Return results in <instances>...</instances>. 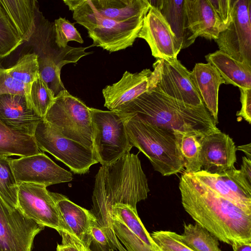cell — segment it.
Returning a JSON list of instances; mask_svg holds the SVG:
<instances>
[{
  "label": "cell",
  "instance_id": "6da1fadb",
  "mask_svg": "<svg viewBox=\"0 0 251 251\" xmlns=\"http://www.w3.org/2000/svg\"><path fill=\"white\" fill-rule=\"evenodd\" d=\"M179 189L185 211L218 240L231 245L251 243V212L214 192L192 174H182Z\"/></svg>",
  "mask_w": 251,
  "mask_h": 251
},
{
  "label": "cell",
  "instance_id": "7a4b0ae2",
  "mask_svg": "<svg viewBox=\"0 0 251 251\" xmlns=\"http://www.w3.org/2000/svg\"><path fill=\"white\" fill-rule=\"evenodd\" d=\"M150 189L137 154L127 153L116 161L100 167L95 176L92 212L106 236L116 237L112 207L117 204L136 208L148 197Z\"/></svg>",
  "mask_w": 251,
  "mask_h": 251
},
{
  "label": "cell",
  "instance_id": "3957f363",
  "mask_svg": "<svg viewBox=\"0 0 251 251\" xmlns=\"http://www.w3.org/2000/svg\"><path fill=\"white\" fill-rule=\"evenodd\" d=\"M121 112L150 124L199 137L221 131L204 105L194 106L151 89L131 101Z\"/></svg>",
  "mask_w": 251,
  "mask_h": 251
},
{
  "label": "cell",
  "instance_id": "277c9868",
  "mask_svg": "<svg viewBox=\"0 0 251 251\" xmlns=\"http://www.w3.org/2000/svg\"><path fill=\"white\" fill-rule=\"evenodd\" d=\"M127 114L125 126L129 140L147 157L154 170L163 176L181 172L184 160L174 131Z\"/></svg>",
  "mask_w": 251,
  "mask_h": 251
},
{
  "label": "cell",
  "instance_id": "5b68a950",
  "mask_svg": "<svg viewBox=\"0 0 251 251\" xmlns=\"http://www.w3.org/2000/svg\"><path fill=\"white\" fill-rule=\"evenodd\" d=\"M63 1L73 11V19L87 29L93 41L92 46L100 47L109 52L132 46L138 38L145 17L120 22L98 13L90 0Z\"/></svg>",
  "mask_w": 251,
  "mask_h": 251
},
{
  "label": "cell",
  "instance_id": "8992f818",
  "mask_svg": "<svg viewBox=\"0 0 251 251\" xmlns=\"http://www.w3.org/2000/svg\"><path fill=\"white\" fill-rule=\"evenodd\" d=\"M90 111L92 149L98 162L109 165L130 152L133 146L126 128L127 114L94 108Z\"/></svg>",
  "mask_w": 251,
  "mask_h": 251
},
{
  "label": "cell",
  "instance_id": "52a82bcc",
  "mask_svg": "<svg viewBox=\"0 0 251 251\" xmlns=\"http://www.w3.org/2000/svg\"><path fill=\"white\" fill-rule=\"evenodd\" d=\"M43 119L63 136L92 149L90 108L66 89L55 96Z\"/></svg>",
  "mask_w": 251,
  "mask_h": 251
},
{
  "label": "cell",
  "instance_id": "ba28073f",
  "mask_svg": "<svg viewBox=\"0 0 251 251\" xmlns=\"http://www.w3.org/2000/svg\"><path fill=\"white\" fill-rule=\"evenodd\" d=\"M33 136L40 151L51 154L75 174H85L92 165L98 163L92 149L63 136L43 119L38 124Z\"/></svg>",
  "mask_w": 251,
  "mask_h": 251
},
{
  "label": "cell",
  "instance_id": "9c48e42d",
  "mask_svg": "<svg viewBox=\"0 0 251 251\" xmlns=\"http://www.w3.org/2000/svg\"><path fill=\"white\" fill-rule=\"evenodd\" d=\"M153 68V71L149 78L148 90H156L190 105H204L193 81L191 72L177 58L170 60L157 59Z\"/></svg>",
  "mask_w": 251,
  "mask_h": 251
},
{
  "label": "cell",
  "instance_id": "30bf717a",
  "mask_svg": "<svg viewBox=\"0 0 251 251\" xmlns=\"http://www.w3.org/2000/svg\"><path fill=\"white\" fill-rule=\"evenodd\" d=\"M232 21L215 40L219 50L251 67V0H230Z\"/></svg>",
  "mask_w": 251,
  "mask_h": 251
},
{
  "label": "cell",
  "instance_id": "8fae6325",
  "mask_svg": "<svg viewBox=\"0 0 251 251\" xmlns=\"http://www.w3.org/2000/svg\"><path fill=\"white\" fill-rule=\"evenodd\" d=\"M44 228L0 197V251H32L35 236Z\"/></svg>",
  "mask_w": 251,
  "mask_h": 251
},
{
  "label": "cell",
  "instance_id": "7c38bea8",
  "mask_svg": "<svg viewBox=\"0 0 251 251\" xmlns=\"http://www.w3.org/2000/svg\"><path fill=\"white\" fill-rule=\"evenodd\" d=\"M18 208L39 225L53 228L59 233L66 230L55 202L44 185L19 183Z\"/></svg>",
  "mask_w": 251,
  "mask_h": 251
},
{
  "label": "cell",
  "instance_id": "4fadbf2b",
  "mask_svg": "<svg viewBox=\"0 0 251 251\" xmlns=\"http://www.w3.org/2000/svg\"><path fill=\"white\" fill-rule=\"evenodd\" d=\"M17 182L50 185L71 181L72 173L61 168L43 152L12 159Z\"/></svg>",
  "mask_w": 251,
  "mask_h": 251
},
{
  "label": "cell",
  "instance_id": "5bb4252c",
  "mask_svg": "<svg viewBox=\"0 0 251 251\" xmlns=\"http://www.w3.org/2000/svg\"><path fill=\"white\" fill-rule=\"evenodd\" d=\"M138 38L147 42L152 55L157 59H176L181 50L169 24L160 12L152 6L144 19Z\"/></svg>",
  "mask_w": 251,
  "mask_h": 251
},
{
  "label": "cell",
  "instance_id": "9a60e30c",
  "mask_svg": "<svg viewBox=\"0 0 251 251\" xmlns=\"http://www.w3.org/2000/svg\"><path fill=\"white\" fill-rule=\"evenodd\" d=\"M200 160L203 170L219 174L235 168L236 147L233 139L221 131L200 138Z\"/></svg>",
  "mask_w": 251,
  "mask_h": 251
},
{
  "label": "cell",
  "instance_id": "2e32d148",
  "mask_svg": "<svg viewBox=\"0 0 251 251\" xmlns=\"http://www.w3.org/2000/svg\"><path fill=\"white\" fill-rule=\"evenodd\" d=\"M152 71L145 69L140 72L126 71L118 82L102 89L104 106L110 111H119L148 90L149 78Z\"/></svg>",
  "mask_w": 251,
  "mask_h": 251
},
{
  "label": "cell",
  "instance_id": "e0dca14e",
  "mask_svg": "<svg viewBox=\"0 0 251 251\" xmlns=\"http://www.w3.org/2000/svg\"><path fill=\"white\" fill-rule=\"evenodd\" d=\"M89 47L74 48L67 46L65 48L49 52L44 55L38 56L39 75L55 97L66 89L60 77L61 70L68 63H76L84 56L92 52L85 50Z\"/></svg>",
  "mask_w": 251,
  "mask_h": 251
},
{
  "label": "cell",
  "instance_id": "ac0fdd59",
  "mask_svg": "<svg viewBox=\"0 0 251 251\" xmlns=\"http://www.w3.org/2000/svg\"><path fill=\"white\" fill-rule=\"evenodd\" d=\"M42 119L29 106L25 96L0 95V120L8 127L33 135Z\"/></svg>",
  "mask_w": 251,
  "mask_h": 251
},
{
  "label": "cell",
  "instance_id": "d6986e66",
  "mask_svg": "<svg viewBox=\"0 0 251 251\" xmlns=\"http://www.w3.org/2000/svg\"><path fill=\"white\" fill-rule=\"evenodd\" d=\"M50 193L65 226V231L74 235L89 247L91 230L97 222L93 213L61 194Z\"/></svg>",
  "mask_w": 251,
  "mask_h": 251
},
{
  "label": "cell",
  "instance_id": "ffe728a7",
  "mask_svg": "<svg viewBox=\"0 0 251 251\" xmlns=\"http://www.w3.org/2000/svg\"><path fill=\"white\" fill-rule=\"evenodd\" d=\"M194 83L204 105L218 123V94L220 85L225 80L217 70L209 63H196L191 72Z\"/></svg>",
  "mask_w": 251,
  "mask_h": 251
},
{
  "label": "cell",
  "instance_id": "44dd1931",
  "mask_svg": "<svg viewBox=\"0 0 251 251\" xmlns=\"http://www.w3.org/2000/svg\"><path fill=\"white\" fill-rule=\"evenodd\" d=\"M156 8L169 24L176 40L183 49L194 43L197 38L191 32L185 10V0H148Z\"/></svg>",
  "mask_w": 251,
  "mask_h": 251
},
{
  "label": "cell",
  "instance_id": "7402d4cb",
  "mask_svg": "<svg viewBox=\"0 0 251 251\" xmlns=\"http://www.w3.org/2000/svg\"><path fill=\"white\" fill-rule=\"evenodd\" d=\"M37 2L34 0H0V5L23 42H28L36 30Z\"/></svg>",
  "mask_w": 251,
  "mask_h": 251
},
{
  "label": "cell",
  "instance_id": "603a6c76",
  "mask_svg": "<svg viewBox=\"0 0 251 251\" xmlns=\"http://www.w3.org/2000/svg\"><path fill=\"white\" fill-rule=\"evenodd\" d=\"M185 12L191 32L197 38L215 40L220 33L219 22L207 0H185Z\"/></svg>",
  "mask_w": 251,
  "mask_h": 251
},
{
  "label": "cell",
  "instance_id": "cb8c5ba5",
  "mask_svg": "<svg viewBox=\"0 0 251 251\" xmlns=\"http://www.w3.org/2000/svg\"><path fill=\"white\" fill-rule=\"evenodd\" d=\"M205 58L217 70L225 84L251 89V67L220 50L207 54Z\"/></svg>",
  "mask_w": 251,
  "mask_h": 251
},
{
  "label": "cell",
  "instance_id": "d4e9b609",
  "mask_svg": "<svg viewBox=\"0 0 251 251\" xmlns=\"http://www.w3.org/2000/svg\"><path fill=\"white\" fill-rule=\"evenodd\" d=\"M101 15L117 21L145 16L151 7L148 0H90Z\"/></svg>",
  "mask_w": 251,
  "mask_h": 251
},
{
  "label": "cell",
  "instance_id": "484cf974",
  "mask_svg": "<svg viewBox=\"0 0 251 251\" xmlns=\"http://www.w3.org/2000/svg\"><path fill=\"white\" fill-rule=\"evenodd\" d=\"M41 152L33 135L14 130L0 120V156H28Z\"/></svg>",
  "mask_w": 251,
  "mask_h": 251
},
{
  "label": "cell",
  "instance_id": "4316f807",
  "mask_svg": "<svg viewBox=\"0 0 251 251\" xmlns=\"http://www.w3.org/2000/svg\"><path fill=\"white\" fill-rule=\"evenodd\" d=\"M181 241L193 251H221L218 239L197 223L184 224Z\"/></svg>",
  "mask_w": 251,
  "mask_h": 251
},
{
  "label": "cell",
  "instance_id": "83f0119b",
  "mask_svg": "<svg viewBox=\"0 0 251 251\" xmlns=\"http://www.w3.org/2000/svg\"><path fill=\"white\" fill-rule=\"evenodd\" d=\"M184 160L185 172L194 174L201 170L200 160L201 143L197 135L181 132H174Z\"/></svg>",
  "mask_w": 251,
  "mask_h": 251
},
{
  "label": "cell",
  "instance_id": "f1b7e54d",
  "mask_svg": "<svg viewBox=\"0 0 251 251\" xmlns=\"http://www.w3.org/2000/svg\"><path fill=\"white\" fill-rule=\"evenodd\" d=\"M111 214L112 217L119 219L147 245L153 248H158L139 218L136 208L128 205L117 204L112 207Z\"/></svg>",
  "mask_w": 251,
  "mask_h": 251
},
{
  "label": "cell",
  "instance_id": "f546056e",
  "mask_svg": "<svg viewBox=\"0 0 251 251\" xmlns=\"http://www.w3.org/2000/svg\"><path fill=\"white\" fill-rule=\"evenodd\" d=\"M12 158L0 156V197L9 205L18 208L19 183L11 165Z\"/></svg>",
  "mask_w": 251,
  "mask_h": 251
},
{
  "label": "cell",
  "instance_id": "4dcf8cb0",
  "mask_svg": "<svg viewBox=\"0 0 251 251\" xmlns=\"http://www.w3.org/2000/svg\"><path fill=\"white\" fill-rule=\"evenodd\" d=\"M192 174L214 192L232 201L243 209L251 212V206L248 205L233 193L219 174L209 173L203 170Z\"/></svg>",
  "mask_w": 251,
  "mask_h": 251
},
{
  "label": "cell",
  "instance_id": "1f68e13d",
  "mask_svg": "<svg viewBox=\"0 0 251 251\" xmlns=\"http://www.w3.org/2000/svg\"><path fill=\"white\" fill-rule=\"evenodd\" d=\"M5 69L12 77L31 87L40 75L38 55L34 52L25 54L15 65Z\"/></svg>",
  "mask_w": 251,
  "mask_h": 251
},
{
  "label": "cell",
  "instance_id": "d6a6232c",
  "mask_svg": "<svg viewBox=\"0 0 251 251\" xmlns=\"http://www.w3.org/2000/svg\"><path fill=\"white\" fill-rule=\"evenodd\" d=\"M55 97L54 93L39 75L32 83L26 100L29 106L43 119L53 103Z\"/></svg>",
  "mask_w": 251,
  "mask_h": 251
},
{
  "label": "cell",
  "instance_id": "836d02e7",
  "mask_svg": "<svg viewBox=\"0 0 251 251\" xmlns=\"http://www.w3.org/2000/svg\"><path fill=\"white\" fill-rule=\"evenodd\" d=\"M23 43L0 5V57L8 56Z\"/></svg>",
  "mask_w": 251,
  "mask_h": 251
},
{
  "label": "cell",
  "instance_id": "e575fe53",
  "mask_svg": "<svg viewBox=\"0 0 251 251\" xmlns=\"http://www.w3.org/2000/svg\"><path fill=\"white\" fill-rule=\"evenodd\" d=\"M113 226L115 233L126 251H159L147 245L134 234L118 218L113 217Z\"/></svg>",
  "mask_w": 251,
  "mask_h": 251
},
{
  "label": "cell",
  "instance_id": "d590c367",
  "mask_svg": "<svg viewBox=\"0 0 251 251\" xmlns=\"http://www.w3.org/2000/svg\"><path fill=\"white\" fill-rule=\"evenodd\" d=\"M55 42L59 49L67 47L69 41L83 43V40L74 24L61 17L54 21Z\"/></svg>",
  "mask_w": 251,
  "mask_h": 251
},
{
  "label": "cell",
  "instance_id": "8d00e7d4",
  "mask_svg": "<svg viewBox=\"0 0 251 251\" xmlns=\"http://www.w3.org/2000/svg\"><path fill=\"white\" fill-rule=\"evenodd\" d=\"M153 241L161 251H193L180 240L179 234L171 231H155L150 234Z\"/></svg>",
  "mask_w": 251,
  "mask_h": 251
},
{
  "label": "cell",
  "instance_id": "74e56055",
  "mask_svg": "<svg viewBox=\"0 0 251 251\" xmlns=\"http://www.w3.org/2000/svg\"><path fill=\"white\" fill-rule=\"evenodd\" d=\"M30 87L12 77L5 69L0 68V95H23L27 99Z\"/></svg>",
  "mask_w": 251,
  "mask_h": 251
},
{
  "label": "cell",
  "instance_id": "f35d334b",
  "mask_svg": "<svg viewBox=\"0 0 251 251\" xmlns=\"http://www.w3.org/2000/svg\"><path fill=\"white\" fill-rule=\"evenodd\" d=\"M219 22L220 32L225 30L232 21L230 0H207Z\"/></svg>",
  "mask_w": 251,
  "mask_h": 251
},
{
  "label": "cell",
  "instance_id": "ab89813d",
  "mask_svg": "<svg viewBox=\"0 0 251 251\" xmlns=\"http://www.w3.org/2000/svg\"><path fill=\"white\" fill-rule=\"evenodd\" d=\"M88 248L90 251H116L97 222L93 226Z\"/></svg>",
  "mask_w": 251,
  "mask_h": 251
},
{
  "label": "cell",
  "instance_id": "60d3db41",
  "mask_svg": "<svg viewBox=\"0 0 251 251\" xmlns=\"http://www.w3.org/2000/svg\"><path fill=\"white\" fill-rule=\"evenodd\" d=\"M61 244H58L56 251H90L89 248L72 234L66 231L59 233Z\"/></svg>",
  "mask_w": 251,
  "mask_h": 251
},
{
  "label": "cell",
  "instance_id": "b9f144b4",
  "mask_svg": "<svg viewBox=\"0 0 251 251\" xmlns=\"http://www.w3.org/2000/svg\"><path fill=\"white\" fill-rule=\"evenodd\" d=\"M240 92L241 109L237 111L236 116L243 118L251 124V89L239 88Z\"/></svg>",
  "mask_w": 251,
  "mask_h": 251
},
{
  "label": "cell",
  "instance_id": "7bdbcfd3",
  "mask_svg": "<svg viewBox=\"0 0 251 251\" xmlns=\"http://www.w3.org/2000/svg\"><path fill=\"white\" fill-rule=\"evenodd\" d=\"M247 180L251 183V160L246 156L242 157V163L239 169Z\"/></svg>",
  "mask_w": 251,
  "mask_h": 251
},
{
  "label": "cell",
  "instance_id": "ee69618b",
  "mask_svg": "<svg viewBox=\"0 0 251 251\" xmlns=\"http://www.w3.org/2000/svg\"><path fill=\"white\" fill-rule=\"evenodd\" d=\"M231 245L233 251H251V243L236 242Z\"/></svg>",
  "mask_w": 251,
  "mask_h": 251
},
{
  "label": "cell",
  "instance_id": "f6af8a7d",
  "mask_svg": "<svg viewBox=\"0 0 251 251\" xmlns=\"http://www.w3.org/2000/svg\"><path fill=\"white\" fill-rule=\"evenodd\" d=\"M236 150L242 151L244 152L246 157L251 159V144L249 143L243 145H241L236 147Z\"/></svg>",
  "mask_w": 251,
  "mask_h": 251
},
{
  "label": "cell",
  "instance_id": "bcb514c9",
  "mask_svg": "<svg viewBox=\"0 0 251 251\" xmlns=\"http://www.w3.org/2000/svg\"><path fill=\"white\" fill-rule=\"evenodd\" d=\"M159 251H161L159 250Z\"/></svg>",
  "mask_w": 251,
  "mask_h": 251
}]
</instances>
